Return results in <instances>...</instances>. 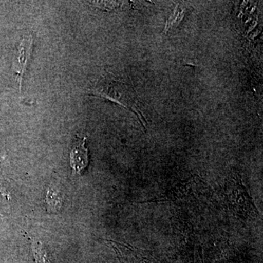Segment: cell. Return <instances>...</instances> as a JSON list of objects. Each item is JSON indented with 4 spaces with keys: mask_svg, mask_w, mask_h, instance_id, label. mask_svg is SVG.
<instances>
[{
    "mask_svg": "<svg viewBox=\"0 0 263 263\" xmlns=\"http://www.w3.org/2000/svg\"><path fill=\"white\" fill-rule=\"evenodd\" d=\"M32 46L33 38L32 35L24 36L19 44L18 54L13 62V71L18 79L20 89L27 63H28L31 54H32Z\"/></svg>",
    "mask_w": 263,
    "mask_h": 263,
    "instance_id": "6da1fadb",
    "label": "cell"
},
{
    "mask_svg": "<svg viewBox=\"0 0 263 263\" xmlns=\"http://www.w3.org/2000/svg\"><path fill=\"white\" fill-rule=\"evenodd\" d=\"M86 138L76 136L70 151V166L78 174H81L89 164L88 148H86Z\"/></svg>",
    "mask_w": 263,
    "mask_h": 263,
    "instance_id": "7a4b0ae2",
    "label": "cell"
},
{
    "mask_svg": "<svg viewBox=\"0 0 263 263\" xmlns=\"http://www.w3.org/2000/svg\"><path fill=\"white\" fill-rule=\"evenodd\" d=\"M32 248L36 263H50L46 251L43 248V246L40 242H32Z\"/></svg>",
    "mask_w": 263,
    "mask_h": 263,
    "instance_id": "3957f363",
    "label": "cell"
}]
</instances>
